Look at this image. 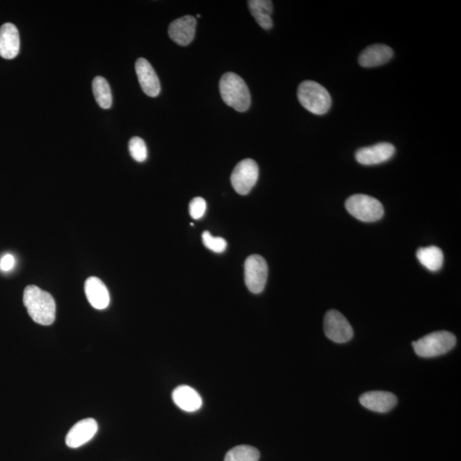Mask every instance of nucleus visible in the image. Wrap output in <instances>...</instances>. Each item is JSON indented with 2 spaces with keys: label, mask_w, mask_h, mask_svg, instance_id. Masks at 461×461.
<instances>
[{
  "label": "nucleus",
  "mask_w": 461,
  "mask_h": 461,
  "mask_svg": "<svg viewBox=\"0 0 461 461\" xmlns=\"http://www.w3.org/2000/svg\"><path fill=\"white\" fill-rule=\"evenodd\" d=\"M298 100L306 110L315 115L327 113L332 98L327 89L313 80H305L298 87Z\"/></svg>",
  "instance_id": "3"
},
{
  "label": "nucleus",
  "mask_w": 461,
  "mask_h": 461,
  "mask_svg": "<svg viewBox=\"0 0 461 461\" xmlns=\"http://www.w3.org/2000/svg\"><path fill=\"white\" fill-rule=\"evenodd\" d=\"M99 425L94 418H86L73 426L66 437V444L72 448H79L94 439Z\"/></svg>",
  "instance_id": "11"
},
{
  "label": "nucleus",
  "mask_w": 461,
  "mask_h": 461,
  "mask_svg": "<svg viewBox=\"0 0 461 461\" xmlns=\"http://www.w3.org/2000/svg\"><path fill=\"white\" fill-rule=\"evenodd\" d=\"M20 51V36L13 23L7 22L0 28V57L13 59Z\"/></svg>",
  "instance_id": "14"
},
{
  "label": "nucleus",
  "mask_w": 461,
  "mask_h": 461,
  "mask_svg": "<svg viewBox=\"0 0 461 461\" xmlns=\"http://www.w3.org/2000/svg\"><path fill=\"white\" fill-rule=\"evenodd\" d=\"M259 459L260 453L257 448L240 445L228 451L224 461H259Z\"/></svg>",
  "instance_id": "21"
},
{
  "label": "nucleus",
  "mask_w": 461,
  "mask_h": 461,
  "mask_svg": "<svg viewBox=\"0 0 461 461\" xmlns=\"http://www.w3.org/2000/svg\"><path fill=\"white\" fill-rule=\"evenodd\" d=\"M418 262L432 272L439 271L444 264V253L440 248L429 246L420 248L416 253Z\"/></svg>",
  "instance_id": "19"
},
{
  "label": "nucleus",
  "mask_w": 461,
  "mask_h": 461,
  "mask_svg": "<svg viewBox=\"0 0 461 461\" xmlns=\"http://www.w3.org/2000/svg\"><path fill=\"white\" fill-rule=\"evenodd\" d=\"M206 208V201L203 197H195L189 205L190 215L192 219L199 220L204 215Z\"/></svg>",
  "instance_id": "24"
},
{
  "label": "nucleus",
  "mask_w": 461,
  "mask_h": 461,
  "mask_svg": "<svg viewBox=\"0 0 461 461\" xmlns=\"http://www.w3.org/2000/svg\"><path fill=\"white\" fill-rule=\"evenodd\" d=\"M202 239L204 246L213 253H222L227 249V243L226 240L220 237H214L208 231L204 232Z\"/></svg>",
  "instance_id": "23"
},
{
  "label": "nucleus",
  "mask_w": 461,
  "mask_h": 461,
  "mask_svg": "<svg viewBox=\"0 0 461 461\" xmlns=\"http://www.w3.org/2000/svg\"><path fill=\"white\" fill-rule=\"evenodd\" d=\"M394 52L390 46L377 44L368 46L359 56V64L364 68H374L388 63Z\"/></svg>",
  "instance_id": "15"
},
{
  "label": "nucleus",
  "mask_w": 461,
  "mask_h": 461,
  "mask_svg": "<svg viewBox=\"0 0 461 461\" xmlns=\"http://www.w3.org/2000/svg\"><path fill=\"white\" fill-rule=\"evenodd\" d=\"M360 402L364 408L379 413L390 412L397 404V398L393 393L387 391H369L362 395Z\"/></svg>",
  "instance_id": "13"
},
{
  "label": "nucleus",
  "mask_w": 461,
  "mask_h": 461,
  "mask_svg": "<svg viewBox=\"0 0 461 461\" xmlns=\"http://www.w3.org/2000/svg\"><path fill=\"white\" fill-rule=\"evenodd\" d=\"M346 207L351 215L363 222H377L385 213L382 204L378 199L364 194L348 197Z\"/></svg>",
  "instance_id": "5"
},
{
  "label": "nucleus",
  "mask_w": 461,
  "mask_h": 461,
  "mask_svg": "<svg viewBox=\"0 0 461 461\" xmlns=\"http://www.w3.org/2000/svg\"><path fill=\"white\" fill-rule=\"evenodd\" d=\"M324 330L325 336L336 343H347L354 336L353 328L350 322L336 310H330L325 315Z\"/></svg>",
  "instance_id": "8"
},
{
  "label": "nucleus",
  "mask_w": 461,
  "mask_h": 461,
  "mask_svg": "<svg viewBox=\"0 0 461 461\" xmlns=\"http://www.w3.org/2000/svg\"><path fill=\"white\" fill-rule=\"evenodd\" d=\"M85 293L89 303L96 309L106 308L110 304V293L106 285L99 278H87L85 282Z\"/></svg>",
  "instance_id": "16"
},
{
  "label": "nucleus",
  "mask_w": 461,
  "mask_h": 461,
  "mask_svg": "<svg viewBox=\"0 0 461 461\" xmlns=\"http://www.w3.org/2000/svg\"><path fill=\"white\" fill-rule=\"evenodd\" d=\"M220 92L223 101L239 112L250 108L251 98L249 88L241 77L232 72L225 73L220 81Z\"/></svg>",
  "instance_id": "2"
},
{
  "label": "nucleus",
  "mask_w": 461,
  "mask_h": 461,
  "mask_svg": "<svg viewBox=\"0 0 461 461\" xmlns=\"http://www.w3.org/2000/svg\"><path fill=\"white\" fill-rule=\"evenodd\" d=\"M129 147L131 156L135 161L142 162L146 160L147 156H148V152H147L146 143L141 138H132Z\"/></svg>",
  "instance_id": "22"
},
{
  "label": "nucleus",
  "mask_w": 461,
  "mask_h": 461,
  "mask_svg": "<svg viewBox=\"0 0 461 461\" xmlns=\"http://www.w3.org/2000/svg\"><path fill=\"white\" fill-rule=\"evenodd\" d=\"M455 344V336L446 331L430 333L412 343L416 355L423 358H433L446 354L454 348Z\"/></svg>",
  "instance_id": "4"
},
{
  "label": "nucleus",
  "mask_w": 461,
  "mask_h": 461,
  "mask_svg": "<svg viewBox=\"0 0 461 461\" xmlns=\"http://www.w3.org/2000/svg\"><path fill=\"white\" fill-rule=\"evenodd\" d=\"M15 264V259L11 255H6L0 261V269L3 271H9Z\"/></svg>",
  "instance_id": "25"
},
{
  "label": "nucleus",
  "mask_w": 461,
  "mask_h": 461,
  "mask_svg": "<svg viewBox=\"0 0 461 461\" xmlns=\"http://www.w3.org/2000/svg\"><path fill=\"white\" fill-rule=\"evenodd\" d=\"M197 20L192 15L176 19L169 27V36L178 45L185 46L195 37Z\"/></svg>",
  "instance_id": "12"
},
{
  "label": "nucleus",
  "mask_w": 461,
  "mask_h": 461,
  "mask_svg": "<svg viewBox=\"0 0 461 461\" xmlns=\"http://www.w3.org/2000/svg\"><path fill=\"white\" fill-rule=\"evenodd\" d=\"M396 153V148L390 143H378L377 145L364 147L355 153L356 161L362 165L381 164L390 160Z\"/></svg>",
  "instance_id": "9"
},
{
  "label": "nucleus",
  "mask_w": 461,
  "mask_h": 461,
  "mask_svg": "<svg viewBox=\"0 0 461 461\" xmlns=\"http://www.w3.org/2000/svg\"><path fill=\"white\" fill-rule=\"evenodd\" d=\"M259 168L253 159H245L237 164L232 171L231 182L240 195H247L257 184Z\"/></svg>",
  "instance_id": "6"
},
{
  "label": "nucleus",
  "mask_w": 461,
  "mask_h": 461,
  "mask_svg": "<svg viewBox=\"0 0 461 461\" xmlns=\"http://www.w3.org/2000/svg\"><path fill=\"white\" fill-rule=\"evenodd\" d=\"M172 398L174 404L185 412L193 413L202 408V397L196 390L187 385H181L174 389Z\"/></svg>",
  "instance_id": "17"
},
{
  "label": "nucleus",
  "mask_w": 461,
  "mask_h": 461,
  "mask_svg": "<svg viewBox=\"0 0 461 461\" xmlns=\"http://www.w3.org/2000/svg\"><path fill=\"white\" fill-rule=\"evenodd\" d=\"M135 71L142 90L147 96L156 98L160 94L161 85L153 66L145 58L141 57L135 64Z\"/></svg>",
  "instance_id": "10"
},
{
  "label": "nucleus",
  "mask_w": 461,
  "mask_h": 461,
  "mask_svg": "<svg viewBox=\"0 0 461 461\" xmlns=\"http://www.w3.org/2000/svg\"><path fill=\"white\" fill-rule=\"evenodd\" d=\"M250 13L262 29H270L273 27V2L269 0H250L248 2Z\"/></svg>",
  "instance_id": "18"
},
{
  "label": "nucleus",
  "mask_w": 461,
  "mask_h": 461,
  "mask_svg": "<svg viewBox=\"0 0 461 461\" xmlns=\"http://www.w3.org/2000/svg\"><path fill=\"white\" fill-rule=\"evenodd\" d=\"M269 267L266 260L258 255H253L246 259L245 263V280L250 292L259 294L264 290Z\"/></svg>",
  "instance_id": "7"
},
{
  "label": "nucleus",
  "mask_w": 461,
  "mask_h": 461,
  "mask_svg": "<svg viewBox=\"0 0 461 461\" xmlns=\"http://www.w3.org/2000/svg\"><path fill=\"white\" fill-rule=\"evenodd\" d=\"M92 91L97 103L104 110L112 106V94L110 84L102 76L95 77L92 81Z\"/></svg>",
  "instance_id": "20"
},
{
  "label": "nucleus",
  "mask_w": 461,
  "mask_h": 461,
  "mask_svg": "<svg viewBox=\"0 0 461 461\" xmlns=\"http://www.w3.org/2000/svg\"><path fill=\"white\" fill-rule=\"evenodd\" d=\"M23 304L34 322L42 325H50L55 320V300L51 294L37 286H27L23 293Z\"/></svg>",
  "instance_id": "1"
}]
</instances>
